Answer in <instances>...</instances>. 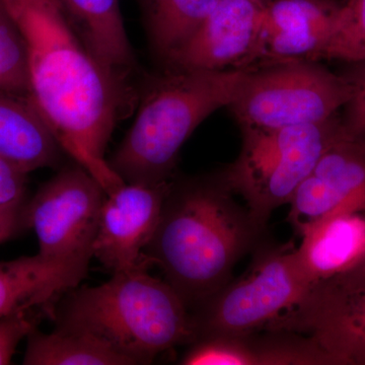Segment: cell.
<instances>
[{
    "mask_svg": "<svg viewBox=\"0 0 365 365\" xmlns=\"http://www.w3.org/2000/svg\"><path fill=\"white\" fill-rule=\"evenodd\" d=\"M2 1L25 41L29 98L61 150L109 195L126 182L105 151L118 122L135 107V88L98 63L54 0Z\"/></svg>",
    "mask_w": 365,
    "mask_h": 365,
    "instance_id": "cell-1",
    "label": "cell"
},
{
    "mask_svg": "<svg viewBox=\"0 0 365 365\" xmlns=\"http://www.w3.org/2000/svg\"><path fill=\"white\" fill-rule=\"evenodd\" d=\"M234 194L222 176L173 184L144 251L189 311L227 285L235 264L263 244L266 227Z\"/></svg>",
    "mask_w": 365,
    "mask_h": 365,
    "instance_id": "cell-2",
    "label": "cell"
},
{
    "mask_svg": "<svg viewBox=\"0 0 365 365\" xmlns=\"http://www.w3.org/2000/svg\"><path fill=\"white\" fill-rule=\"evenodd\" d=\"M146 263L113 273L104 284L76 287L53 307L58 328L83 331L133 364H148L160 353L195 340L188 307L165 280L153 277Z\"/></svg>",
    "mask_w": 365,
    "mask_h": 365,
    "instance_id": "cell-3",
    "label": "cell"
},
{
    "mask_svg": "<svg viewBox=\"0 0 365 365\" xmlns=\"http://www.w3.org/2000/svg\"><path fill=\"white\" fill-rule=\"evenodd\" d=\"M252 68L174 71L144 93L123 143L108 160L125 182L170 181L182 144L216 110L230 107Z\"/></svg>",
    "mask_w": 365,
    "mask_h": 365,
    "instance_id": "cell-4",
    "label": "cell"
},
{
    "mask_svg": "<svg viewBox=\"0 0 365 365\" xmlns=\"http://www.w3.org/2000/svg\"><path fill=\"white\" fill-rule=\"evenodd\" d=\"M240 157L222 175L263 227L288 204L319 158L347 134L335 115L319 123L278 129H245Z\"/></svg>",
    "mask_w": 365,
    "mask_h": 365,
    "instance_id": "cell-5",
    "label": "cell"
},
{
    "mask_svg": "<svg viewBox=\"0 0 365 365\" xmlns=\"http://www.w3.org/2000/svg\"><path fill=\"white\" fill-rule=\"evenodd\" d=\"M295 250L292 244H262L241 277L230 280L190 311L195 340L256 332L299 306L311 285L299 267Z\"/></svg>",
    "mask_w": 365,
    "mask_h": 365,
    "instance_id": "cell-6",
    "label": "cell"
},
{
    "mask_svg": "<svg viewBox=\"0 0 365 365\" xmlns=\"http://www.w3.org/2000/svg\"><path fill=\"white\" fill-rule=\"evenodd\" d=\"M347 78L317 62L252 68L230 107L242 130L304 126L326 121L344 108Z\"/></svg>",
    "mask_w": 365,
    "mask_h": 365,
    "instance_id": "cell-7",
    "label": "cell"
},
{
    "mask_svg": "<svg viewBox=\"0 0 365 365\" xmlns=\"http://www.w3.org/2000/svg\"><path fill=\"white\" fill-rule=\"evenodd\" d=\"M104 188L76 163L45 182L23 210V227L32 228L39 254L58 260H91Z\"/></svg>",
    "mask_w": 365,
    "mask_h": 365,
    "instance_id": "cell-8",
    "label": "cell"
},
{
    "mask_svg": "<svg viewBox=\"0 0 365 365\" xmlns=\"http://www.w3.org/2000/svg\"><path fill=\"white\" fill-rule=\"evenodd\" d=\"M172 181L126 182L106 195L93 257L113 273L150 264L144 251L160 222Z\"/></svg>",
    "mask_w": 365,
    "mask_h": 365,
    "instance_id": "cell-9",
    "label": "cell"
},
{
    "mask_svg": "<svg viewBox=\"0 0 365 365\" xmlns=\"http://www.w3.org/2000/svg\"><path fill=\"white\" fill-rule=\"evenodd\" d=\"M265 4L218 0L191 37L165 57L174 71L250 68Z\"/></svg>",
    "mask_w": 365,
    "mask_h": 365,
    "instance_id": "cell-10",
    "label": "cell"
},
{
    "mask_svg": "<svg viewBox=\"0 0 365 365\" xmlns=\"http://www.w3.org/2000/svg\"><path fill=\"white\" fill-rule=\"evenodd\" d=\"M340 6L333 0H270L250 68L324 59Z\"/></svg>",
    "mask_w": 365,
    "mask_h": 365,
    "instance_id": "cell-11",
    "label": "cell"
},
{
    "mask_svg": "<svg viewBox=\"0 0 365 365\" xmlns=\"http://www.w3.org/2000/svg\"><path fill=\"white\" fill-rule=\"evenodd\" d=\"M288 204V222L299 235L332 213L365 212V138L345 135L336 141Z\"/></svg>",
    "mask_w": 365,
    "mask_h": 365,
    "instance_id": "cell-12",
    "label": "cell"
},
{
    "mask_svg": "<svg viewBox=\"0 0 365 365\" xmlns=\"http://www.w3.org/2000/svg\"><path fill=\"white\" fill-rule=\"evenodd\" d=\"M266 329L309 336L334 365H365V289L339 297L307 295Z\"/></svg>",
    "mask_w": 365,
    "mask_h": 365,
    "instance_id": "cell-13",
    "label": "cell"
},
{
    "mask_svg": "<svg viewBox=\"0 0 365 365\" xmlns=\"http://www.w3.org/2000/svg\"><path fill=\"white\" fill-rule=\"evenodd\" d=\"M199 338L182 357L185 365H334L304 334L284 330Z\"/></svg>",
    "mask_w": 365,
    "mask_h": 365,
    "instance_id": "cell-14",
    "label": "cell"
},
{
    "mask_svg": "<svg viewBox=\"0 0 365 365\" xmlns=\"http://www.w3.org/2000/svg\"><path fill=\"white\" fill-rule=\"evenodd\" d=\"M90 260H58L38 253L0 262V319L41 309L49 314L86 277Z\"/></svg>",
    "mask_w": 365,
    "mask_h": 365,
    "instance_id": "cell-15",
    "label": "cell"
},
{
    "mask_svg": "<svg viewBox=\"0 0 365 365\" xmlns=\"http://www.w3.org/2000/svg\"><path fill=\"white\" fill-rule=\"evenodd\" d=\"M295 250L311 288L349 268L365 250V212L339 211L304 228Z\"/></svg>",
    "mask_w": 365,
    "mask_h": 365,
    "instance_id": "cell-16",
    "label": "cell"
},
{
    "mask_svg": "<svg viewBox=\"0 0 365 365\" xmlns=\"http://www.w3.org/2000/svg\"><path fill=\"white\" fill-rule=\"evenodd\" d=\"M86 49L108 71L131 81L137 63L119 0H54ZM132 83V81H131Z\"/></svg>",
    "mask_w": 365,
    "mask_h": 365,
    "instance_id": "cell-17",
    "label": "cell"
},
{
    "mask_svg": "<svg viewBox=\"0 0 365 365\" xmlns=\"http://www.w3.org/2000/svg\"><path fill=\"white\" fill-rule=\"evenodd\" d=\"M61 150L30 98L0 90V157L29 174L54 165Z\"/></svg>",
    "mask_w": 365,
    "mask_h": 365,
    "instance_id": "cell-18",
    "label": "cell"
},
{
    "mask_svg": "<svg viewBox=\"0 0 365 365\" xmlns=\"http://www.w3.org/2000/svg\"><path fill=\"white\" fill-rule=\"evenodd\" d=\"M26 365H133V362L95 336L58 328L49 334L37 328L29 334Z\"/></svg>",
    "mask_w": 365,
    "mask_h": 365,
    "instance_id": "cell-19",
    "label": "cell"
},
{
    "mask_svg": "<svg viewBox=\"0 0 365 365\" xmlns=\"http://www.w3.org/2000/svg\"><path fill=\"white\" fill-rule=\"evenodd\" d=\"M218 0H146L153 45L163 57L200 26Z\"/></svg>",
    "mask_w": 365,
    "mask_h": 365,
    "instance_id": "cell-20",
    "label": "cell"
},
{
    "mask_svg": "<svg viewBox=\"0 0 365 365\" xmlns=\"http://www.w3.org/2000/svg\"><path fill=\"white\" fill-rule=\"evenodd\" d=\"M0 90L30 96L25 41L0 0Z\"/></svg>",
    "mask_w": 365,
    "mask_h": 365,
    "instance_id": "cell-21",
    "label": "cell"
},
{
    "mask_svg": "<svg viewBox=\"0 0 365 365\" xmlns=\"http://www.w3.org/2000/svg\"><path fill=\"white\" fill-rule=\"evenodd\" d=\"M324 59L352 62L365 60V0L341 4Z\"/></svg>",
    "mask_w": 365,
    "mask_h": 365,
    "instance_id": "cell-22",
    "label": "cell"
},
{
    "mask_svg": "<svg viewBox=\"0 0 365 365\" xmlns=\"http://www.w3.org/2000/svg\"><path fill=\"white\" fill-rule=\"evenodd\" d=\"M344 76L351 86V97L344 106L342 124L352 138H365V60L352 62Z\"/></svg>",
    "mask_w": 365,
    "mask_h": 365,
    "instance_id": "cell-23",
    "label": "cell"
},
{
    "mask_svg": "<svg viewBox=\"0 0 365 365\" xmlns=\"http://www.w3.org/2000/svg\"><path fill=\"white\" fill-rule=\"evenodd\" d=\"M32 312H21L0 319V365L11 364L16 347L36 329Z\"/></svg>",
    "mask_w": 365,
    "mask_h": 365,
    "instance_id": "cell-24",
    "label": "cell"
},
{
    "mask_svg": "<svg viewBox=\"0 0 365 365\" xmlns=\"http://www.w3.org/2000/svg\"><path fill=\"white\" fill-rule=\"evenodd\" d=\"M365 289V250L349 268L311 288L312 297H339Z\"/></svg>",
    "mask_w": 365,
    "mask_h": 365,
    "instance_id": "cell-25",
    "label": "cell"
},
{
    "mask_svg": "<svg viewBox=\"0 0 365 365\" xmlns=\"http://www.w3.org/2000/svg\"><path fill=\"white\" fill-rule=\"evenodd\" d=\"M28 174L0 157V205L25 198Z\"/></svg>",
    "mask_w": 365,
    "mask_h": 365,
    "instance_id": "cell-26",
    "label": "cell"
},
{
    "mask_svg": "<svg viewBox=\"0 0 365 365\" xmlns=\"http://www.w3.org/2000/svg\"><path fill=\"white\" fill-rule=\"evenodd\" d=\"M25 198L0 205V244L13 237L23 227Z\"/></svg>",
    "mask_w": 365,
    "mask_h": 365,
    "instance_id": "cell-27",
    "label": "cell"
},
{
    "mask_svg": "<svg viewBox=\"0 0 365 365\" xmlns=\"http://www.w3.org/2000/svg\"><path fill=\"white\" fill-rule=\"evenodd\" d=\"M257 1L261 2V4H265L266 6L270 0H257Z\"/></svg>",
    "mask_w": 365,
    "mask_h": 365,
    "instance_id": "cell-28",
    "label": "cell"
}]
</instances>
